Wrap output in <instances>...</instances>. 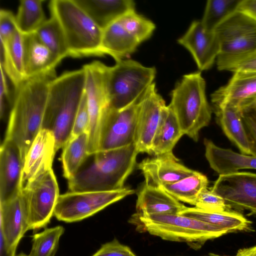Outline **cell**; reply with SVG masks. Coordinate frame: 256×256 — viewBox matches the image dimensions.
Here are the masks:
<instances>
[{
  "instance_id": "1",
  "label": "cell",
  "mask_w": 256,
  "mask_h": 256,
  "mask_svg": "<svg viewBox=\"0 0 256 256\" xmlns=\"http://www.w3.org/2000/svg\"><path fill=\"white\" fill-rule=\"evenodd\" d=\"M56 77L47 74L29 78L14 88L4 140L16 146L23 163L34 140L42 128L50 84Z\"/></svg>"
},
{
  "instance_id": "2",
  "label": "cell",
  "mask_w": 256,
  "mask_h": 256,
  "mask_svg": "<svg viewBox=\"0 0 256 256\" xmlns=\"http://www.w3.org/2000/svg\"><path fill=\"white\" fill-rule=\"evenodd\" d=\"M139 153L134 143L120 148L99 151L90 155L79 170L68 180L70 192H102L118 190L136 164Z\"/></svg>"
},
{
  "instance_id": "3",
  "label": "cell",
  "mask_w": 256,
  "mask_h": 256,
  "mask_svg": "<svg viewBox=\"0 0 256 256\" xmlns=\"http://www.w3.org/2000/svg\"><path fill=\"white\" fill-rule=\"evenodd\" d=\"M84 85L82 68L65 72L50 83L42 128L52 132L56 152L70 138Z\"/></svg>"
},
{
  "instance_id": "4",
  "label": "cell",
  "mask_w": 256,
  "mask_h": 256,
  "mask_svg": "<svg viewBox=\"0 0 256 256\" xmlns=\"http://www.w3.org/2000/svg\"><path fill=\"white\" fill-rule=\"evenodd\" d=\"M51 16L64 33L69 56H104L102 49L103 30L74 0H52L48 4Z\"/></svg>"
},
{
  "instance_id": "5",
  "label": "cell",
  "mask_w": 256,
  "mask_h": 256,
  "mask_svg": "<svg viewBox=\"0 0 256 256\" xmlns=\"http://www.w3.org/2000/svg\"><path fill=\"white\" fill-rule=\"evenodd\" d=\"M138 230L170 241L184 242L199 248L208 240L228 232L198 220L179 214H142L136 212L130 218Z\"/></svg>"
},
{
  "instance_id": "6",
  "label": "cell",
  "mask_w": 256,
  "mask_h": 256,
  "mask_svg": "<svg viewBox=\"0 0 256 256\" xmlns=\"http://www.w3.org/2000/svg\"><path fill=\"white\" fill-rule=\"evenodd\" d=\"M169 106L184 134L197 142L201 129L210 124L212 112L200 72L186 74L177 82L172 91Z\"/></svg>"
},
{
  "instance_id": "7",
  "label": "cell",
  "mask_w": 256,
  "mask_h": 256,
  "mask_svg": "<svg viewBox=\"0 0 256 256\" xmlns=\"http://www.w3.org/2000/svg\"><path fill=\"white\" fill-rule=\"evenodd\" d=\"M156 70L131 60L124 59L108 66L107 88L110 108L122 110L134 104L154 83Z\"/></svg>"
},
{
  "instance_id": "8",
  "label": "cell",
  "mask_w": 256,
  "mask_h": 256,
  "mask_svg": "<svg viewBox=\"0 0 256 256\" xmlns=\"http://www.w3.org/2000/svg\"><path fill=\"white\" fill-rule=\"evenodd\" d=\"M220 46L216 64L256 52V21L236 10L214 30Z\"/></svg>"
},
{
  "instance_id": "9",
  "label": "cell",
  "mask_w": 256,
  "mask_h": 256,
  "mask_svg": "<svg viewBox=\"0 0 256 256\" xmlns=\"http://www.w3.org/2000/svg\"><path fill=\"white\" fill-rule=\"evenodd\" d=\"M108 66L100 61L84 65V93L90 116L88 154H93L98 150L101 124L104 116L110 107L107 88Z\"/></svg>"
},
{
  "instance_id": "10",
  "label": "cell",
  "mask_w": 256,
  "mask_h": 256,
  "mask_svg": "<svg viewBox=\"0 0 256 256\" xmlns=\"http://www.w3.org/2000/svg\"><path fill=\"white\" fill-rule=\"evenodd\" d=\"M27 212L30 230L44 228L54 215L60 196L52 168L26 183L21 190Z\"/></svg>"
},
{
  "instance_id": "11",
  "label": "cell",
  "mask_w": 256,
  "mask_h": 256,
  "mask_svg": "<svg viewBox=\"0 0 256 256\" xmlns=\"http://www.w3.org/2000/svg\"><path fill=\"white\" fill-rule=\"evenodd\" d=\"M134 192L127 187L112 191L68 192L60 195L54 216L66 222L80 221Z\"/></svg>"
},
{
  "instance_id": "12",
  "label": "cell",
  "mask_w": 256,
  "mask_h": 256,
  "mask_svg": "<svg viewBox=\"0 0 256 256\" xmlns=\"http://www.w3.org/2000/svg\"><path fill=\"white\" fill-rule=\"evenodd\" d=\"M142 97L122 110L108 108L101 124L98 152L120 148L134 143Z\"/></svg>"
},
{
  "instance_id": "13",
  "label": "cell",
  "mask_w": 256,
  "mask_h": 256,
  "mask_svg": "<svg viewBox=\"0 0 256 256\" xmlns=\"http://www.w3.org/2000/svg\"><path fill=\"white\" fill-rule=\"evenodd\" d=\"M210 190L221 196L230 210L256 214V174L238 172L219 175Z\"/></svg>"
},
{
  "instance_id": "14",
  "label": "cell",
  "mask_w": 256,
  "mask_h": 256,
  "mask_svg": "<svg viewBox=\"0 0 256 256\" xmlns=\"http://www.w3.org/2000/svg\"><path fill=\"white\" fill-rule=\"evenodd\" d=\"M166 104L154 82L142 97L134 144L138 153L152 154V141Z\"/></svg>"
},
{
  "instance_id": "15",
  "label": "cell",
  "mask_w": 256,
  "mask_h": 256,
  "mask_svg": "<svg viewBox=\"0 0 256 256\" xmlns=\"http://www.w3.org/2000/svg\"><path fill=\"white\" fill-rule=\"evenodd\" d=\"M178 42L190 52L200 70L210 69L220 52L216 32L206 30L200 21H194Z\"/></svg>"
},
{
  "instance_id": "16",
  "label": "cell",
  "mask_w": 256,
  "mask_h": 256,
  "mask_svg": "<svg viewBox=\"0 0 256 256\" xmlns=\"http://www.w3.org/2000/svg\"><path fill=\"white\" fill-rule=\"evenodd\" d=\"M56 140L52 132L42 128L34 140L24 160L22 188L46 171L52 168L55 154Z\"/></svg>"
},
{
  "instance_id": "17",
  "label": "cell",
  "mask_w": 256,
  "mask_h": 256,
  "mask_svg": "<svg viewBox=\"0 0 256 256\" xmlns=\"http://www.w3.org/2000/svg\"><path fill=\"white\" fill-rule=\"evenodd\" d=\"M138 168L142 172L144 182L156 186L175 182L196 172L180 163L173 152L145 158Z\"/></svg>"
},
{
  "instance_id": "18",
  "label": "cell",
  "mask_w": 256,
  "mask_h": 256,
  "mask_svg": "<svg viewBox=\"0 0 256 256\" xmlns=\"http://www.w3.org/2000/svg\"><path fill=\"white\" fill-rule=\"evenodd\" d=\"M23 164L16 146L4 140L0 148V202L21 192Z\"/></svg>"
},
{
  "instance_id": "19",
  "label": "cell",
  "mask_w": 256,
  "mask_h": 256,
  "mask_svg": "<svg viewBox=\"0 0 256 256\" xmlns=\"http://www.w3.org/2000/svg\"><path fill=\"white\" fill-rule=\"evenodd\" d=\"M28 230L26 206L21 192L0 202V234L8 246L17 248L20 240Z\"/></svg>"
},
{
  "instance_id": "20",
  "label": "cell",
  "mask_w": 256,
  "mask_h": 256,
  "mask_svg": "<svg viewBox=\"0 0 256 256\" xmlns=\"http://www.w3.org/2000/svg\"><path fill=\"white\" fill-rule=\"evenodd\" d=\"M213 107L230 103L238 106L256 101V72L238 71L211 95Z\"/></svg>"
},
{
  "instance_id": "21",
  "label": "cell",
  "mask_w": 256,
  "mask_h": 256,
  "mask_svg": "<svg viewBox=\"0 0 256 256\" xmlns=\"http://www.w3.org/2000/svg\"><path fill=\"white\" fill-rule=\"evenodd\" d=\"M23 35L26 78L56 74V68L61 60L41 42L35 33Z\"/></svg>"
},
{
  "instance_id": "22",
  "label": "cell",
  "mask_w": 256,
  "mask_h": 256,
  "mask_svg": "<svg viewBox=\"0 0 256 256\" xmlns=\"http://www.w3.org/2000/svg\"><path fill=\"white\" fill-rule=\"evenodd\" d=\"M186 208L161 188L145 182L137 193L136 209L140 214H180Z\"/></svg>"
},
{
  "instance_id": "23",
  "label": "cell",
  "mask_w": 256,
  "mask_h": 256,
  "mask_svg": "<svg viewBox=\"0 0 256 256\" xmlns=\"http://www.w3.org/2000/svg\"><path fill=\"white\" fill-rule=\"evenodd\" d=\"M205 156L210 166L220 175L238 172L246 168L256 169V156L235 152L216 146L204 138Z\"/></svg>"
},
{
  "instance_id": "24",
  "label": "cell",
  "mask_w": 256,
  "mask_h": 256,
  "mask_svg": "<svg viewBox=\"0 0 256 256\" xmlns=\"http://www.w3.org/2000/svg\"><path fill=\"white\" fill-rule=\"evenodd\" d=\"M102 30L126 14L135 10L132 0H74Z\"/></svg>"
},
{
  "instance_id": "25",
  "label": "cell",
  "mask_w": 256,
  "mask_h": 256,
  "mask_svg": "<svg viewBox=\"0 0 256 256\" xmlns=\"http://www.w3.org/2000/svg\"><path fill=\"white\" fill-rule=\"evenodd\" d=\"M0 66L17 88L26 78L24 71V35L19 30L5 42H0Z\"/></svg>"
},
{
  "instance_id": "26",
  "label": "cell",
  "mask_w": 256,
  "mask_h": 256,
  "mask_svg": "<svg viewBox=\"0 0 256 256\" xmlns=\"http://www.w3.org/2000/svg\"><path fill=\"white\" fill-rule=\"evenodd\" d=\"M213 110L218 123L228 138L238 148L242 154L251 155L240 106L226 103L214 106Z\"/></svg>"
},
{
  "instance_id": "27",
  "label": "cell",
  "mask_w": 256,
  "mask_h": 256,
  "mask_svg": "<svg viewBox=\"0 0 256 256\" xmlns=\"http://www.w3.org/2000/svg\"><path fill=\"white\" fill-rule=\"evenodd\" d=\"M140 44L124 28L120 19L103 30L102 52L104 55L110 56L116 62L125 59L134 52Z\"/></svg>"
},
{
  "instance_id": "28",
  "label": "cell",
  "mask_w": 256,
  "mask_h": 256,
  "mask_svg": "<svg viewBox=\"0 0 256 256\" xmlns=\"http://www.w3.org/2000/svg\"><path fill=\"white\" fill-rule=\"evenodd\" d=\"M179 214L210 224L228 232L250 230L252 222L242 214L232 210L214 212L204 210L196 206L186 207Z\"/></svg>"
},
{
  "instance_id": "29",
  "label": "cell",
  "mask_w": 256,
  "mask_h": 256,
  "mask_svg": "<svg viewBox=\"0 0 256 256\" xmlns=\"http://www.w3.org/2000/svg\"><path fill=\"white\" fill-rule=\"evenodd\" d=\"M183 135L172 108L169 105L164 106L152 141V154L156 156L172 153L174 146Z\"/></svg>"
},
{
  "instance_id": "30",
  "label": "cell",
  "mask_w": 256,
  "mask_h": 256,
  "mask_svg": "<svg viewBox=\"0 0 256 256\" xmlns=\"http://www.w3.org/2000/svg\"><path fill=\"white\" fill-rule=\"evenodd\" d=\"M88 134L84 132L70 139L62 148L61 158L65 178H72L88 159Z\"/></svg>"
},
{
  "instance_id": "31",
  "label": "cell",
  "mask_w": 256,
  "mask_h": 256,
  "mask_svg": "<svg viewBox=\"0 0 256 256\" xmlns=\"http://www.w3.org/2000/svg\"><path fill=\"white\" fill-rule=\"evenodd\" d=\"M208 180L202 173L196 172L175 182L158 186L180 202L195 206L200 192L208 188Z\"/></svg>"
},
{
  "instance_id": "32",
  "label": "cell",
  "mask_w": 256,
  "mask_h": 256,
  "mask_svg": "<svg viewBox=\"0 0 256 256\" xmlns=\"http://www.w3.org/2000/svg\"><path fill=\"white\" fill-rule=\"evenodd\" d=\"M42 0H20L16 20L18 30L23 34L34 33L46 20Z\"/></svg>"
},
{
  "instance_id": "33",
  "label": "cell",
  "mask_w": 256,
  "mask_h": 256,
  "mask_svg": "<svg viewBox=\"0 0 256 256\" xmlns=\"http://www.w3.org/2000/svg\"><path fill=\"white\" fill-rule=\"evenodd\" d=\"M34 33L59 60L69 56L64 33L54 16H50Z\"/></svg>"
},
{
  "instance_id": "34",
  "label": "cell",
  "mask_w": 256,
  "mask_h": 256,
  "mask_svg": "<svg viewBox=\"0 0 256 256\" xmlns=\"http://www.w3.org/2000/svg\"><path fill=\"white\" fill-rule=\"evenodd\" d=\"M241 0H209L200 21L206 30L214 32L227 17L237 10Z\"/></svg>"
},
{
  "instance_id": "35",
  "label": "cell",
  "mask_w": 256,
  "mask_h": 256,
  "mask_svg": "<svg viewBox=\"0 0 256 256\" xmlns=\"http://www.w3.org/2000/svg\"><path fill=\"white\" fill-rule=\"evenodd\" d=\"M64 232L62 226L45 228L42 232L32 236L30 256H55L59 241Z\"/></svg>"
},
{
  "instance_id": "36",
  "label": "cell",
  "mask_w": 256,
  "mask_h": 256,
  "mask_svg": "<svg viewBox=\"0 0 256 256\" xmlns=\"http://www.w3.org/2000/svg\"><path fill=\"white\" fill-rule=\"evenodd\" d=\"M120 20L126 31L140 44L149 38L156 28L152 22L135 10L126 14Z\"/></svg>"
},
{
  "instance_id": "37",
  "label": "cell",
  "mask_w": 256,
  "mask_h": 256,
  "mask_svg": "<svg viewBox=\"0 0 256 256\" xmlns=\"http://www.w3.org/2000/svg\"><path fill=\"white\" fill-rule=\"evenodd\" d=\"M251 156H256V101L240 106Z\"/></svg>"
},
{
  "instance_id": "38",
  "label": "cell",
  "mask_w": 256,
  "mask_h": 256,
  "mask_svg": "<svg viewBox=\"0 0 256 256\" xmlns=\"http://www.w3.org/2000/svg\"><path fill=\"white\" fill-rule=\"evenodd\" d=\"M194 206L208 211L231 210L221 196L215 194L208 188H204L199 194Z\"/></svg>"
},
{
  "instance_id": "39",
  "label": "cell",
  "mask_w": 256,
  "mask_h": 256,
  "mask_svg": "<svg viewBox=\"0 0 256 256\" xmlns=\"http://www.w3.org/2000/svg\"><path fill=\"white\" fill-rule=\"evenodd\" d=\"M89 124V112L84 92L75 118L70 139L74 138L84 132L88 134Z\"/></svg>"
},
{
  "instance_id": "40",
  "label": "cell",
  "mask_w": 256,
  "mask_h": 256,
  "mask_svg": "<svg viewBox=\"0 0 256 256\" xmlns=\"http://www.w3.org/2000/svg\"><path fill=\"white\" fill-rule=\"evenodd\" d=\"M216 65L218 69L220 70H226L233 72L238 71L256 72V52Z\"/></svg>"
},
{
  "instance_id": "41",
  "label": "cell",
  "mask_w": 256,
  "mask_h": 256,
  "mask_svg": "<svg viewBox=\"0 0 256 256\" xmlns=\"http://www.w3.org/2000/svg\"><path fill=\"white\" fill-rule=\"evenodd\" d=\"M92 256H136L127 246L116 238L103 244Z\"/></svg>"
},
{
  "instance_id": "42",
  "label": "cell",
  "mask_w": 256,
  "mask_h": 256,
  "mask_svg": "<svg viewBox=\"0 0 256 256\" xmlns=\"http://www.w3.org/2000/svg\"><path fill=\"white\" fill-rule=\"evenodd\" d=\"M18 30L16 16L10 11L2 9L0 11V42H5Z\"/></svg>"
},
{
  "instance_id": "43",
  "label": "cell",
  "mask_w": 256,
  "mask_h": 256,
  "mask_svg": "<svg viewBox=\"0 0 256 256\" xmlns=\"http://www.w3.org/2000/svg\"><path fill=\"white\" fill-rule=\"evenodd\" d=\"M6 76L3 68L0 66V115L1 118L4 115L6 102H8L12 106L14 101V98L10 94Z\"/></svg>"
},
{
  "instance_id": "44",
  "label": "cell",
  "mask_w": 256,
  "mask_h": 256,
  "mask_svg": "<svg viewBox=\"0 0 256 256\" xmlns=\"http://www.w3.org/2000/svg\"><path fill=\"white\" fill-rule=\"evenodd\" d=\"M237 10L256 21V0H241Z\"/></svg>"
},
{
  "instance_id": "45",
  "label": "cell",
  "mask_w": 256,
  "mask_h": 256,
  "mask_svg": "<svg viewBox=\"0 0 256 256\" xmlns=\"http://www.w3.org/2000/svg\"><path fill=\"white\" fill-rule=\"evenodd\" d=\"M0 256H16V248H10L6 244L2 236L0 234Z\"/></svg>"
},
{
  "instance_id": "46",
  "label": "cell",
  "mask_w": 256,
  "mask_h": 256,
  "mask_svg": "<svg viewBox=\"0 0 256 256\" xmlns=\"http://www.w3.org/2000/svg\"><path fill=\"white\" fill-rule=\"evenodd\" d=\"M214 256H220L214 255ZM234 256H256V246L244 248L238 250L236 255Z\"/></svg>"
},
{
  "instance_id": "47",
  "label": "cell",
  "mask_w": 256,
  "mask_h": 256,
  "mask_svg": "<svg viewBox=\"0 0 256 256\" xmlns=\"http://www.w3.org/2000/svg\"><path fill=\"white\" fill-rule=\"evenodd\" d=\"M16 256H30V254H26L22 252V253L16 255Z\"/></svg>"
}]
</instances>
